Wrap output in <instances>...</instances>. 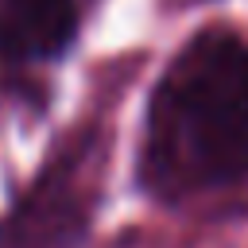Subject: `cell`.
I'll list each match as a JSON object with an SVG mask.
<instances>
[{"label":"cell","instance_id":"cell-1","mask_svg":"<svg viewBox=\"0 0 248 248\" xmlns=\"http://www.w3.org/2000/svg\"><path fill=\"white\" fill-rule=\"evenodd\" d=\"M140 178L178 202L248 182V43L205 27L194 35L147 101Z\"/></svg>","mask_w":248,"mask_h":248},{"label":"cell","instance_id":"cell-2","mask_svg":"<svg viewBox=\"0 0 248 248\" xmlns=\"http://www.w3.org/2000/svg\"><path fill=\"white\" fill-rule=\"evenodd\" d=\"M78 27L74 0H0V54L19 62L54 58Z\"/></svg>","mask_w":248,"mask_h":248}]
</instances>
